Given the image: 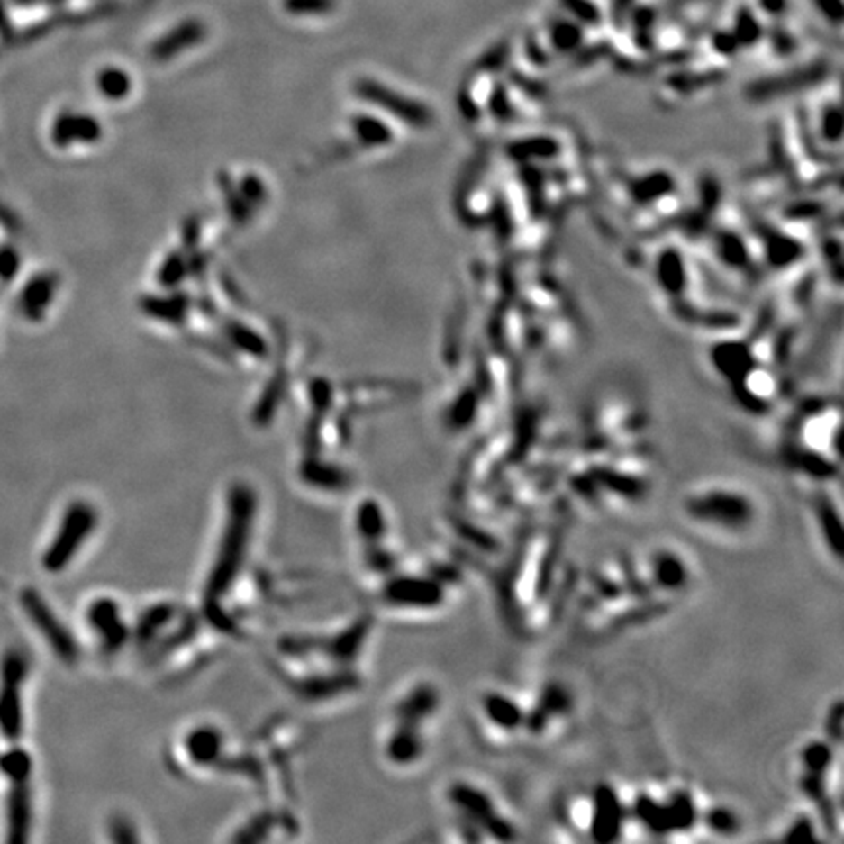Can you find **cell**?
<instances>
[{
	"mask_svg": "<svg viewBox=\"0 0 844 844\" xmlns=\"http://www.w3.org/2000/svg\"><path fill=\"white\" fill-rule=\"evenodd\" d=\"M630 805L614 785L598 784L588 795V837L596 842H618L626 835Z\"/></svg>",
	"mask_w": 844,
	"mask_h": 844,
	"instance_id": "ba28073f",
	"label": "cell"
},
{
	"mask_svg": "<svg viewBox=\"0 0 844 844\" xmlns=\"http://www.w3.org/2000/svg\"><path fill=\"white\" fill-rule=\"evenodd\" d=\"M33 803L30 782L6 784L3 802V829L6 842H26L30 839Z\"/></svg>",
	"mask_w": 844,
	"mask_h": 844,
	"instance_id": "7c38bea8",
	"label": "cell"
},
{
	"mask_svg": "<svg viewBox=\"0 0 844 844\" xmlns=\"http://www.w3.org/2000/svg\"><path fill=\"white\" fill-rule=\"evenodd\" d=\"M700 825L706 827V830L713 832L715 837H721V839L735 837L743 827L741 815H739L733 807H727L723 803L702 809Z\"/></svg>",
	"mask_w": 844,
	"mask_h": 844,
	"instance_id": "d6986e66",
	"label": "cell"
},
{
	"mask_svg": "<svg viewBox=\"0 0 844 844\" xmlns=\"http://www.w3.org/2000/svg\"><path fill=\"white\" fill-rule=\"evenodd\" d=\"M565 6H567L571 13L575 14H579L576 18H583V20H588V22H594L598 16L596 13V8L588 3V0H563Z\"/></svg>",
	"mask_w": 844,
	"mask_h": 844,
	"instance_id": "83f0119b",
	"label": "cell"
},
{
	"mask_svg": "<svg viewBox=\"0 0 844 844\" xmlns=\"http://www.w3.org/2000/svg\"><path fill=\"white\" fill-rule=\"evenodd\" d=\"M825 737L830 739L835 745H840V737H842V702L837 700L832 706L829 708L827 720H825Z\"/></svg>",
	"mask_w": 844,
	"mask_h": 844,
	"instance_id": "603a6c76",
	"label": "cell"
},
{
	"mask_svg": "<svg viewBox=\"0 0 844 844\" xmlns=\"http://www.w3.org/2000/svg\"><path fill=\"white\" fill-rule=\"evenodd\" d=\"M643 576L655 594H682L692 583V567L685 555L673 548H657L645 561Z\"/></svg>",
	"mask_w": 844,
	"mask_h": 844,
	"instance_id": "30bf717a",
	"label": "cell"
},
{
	"mask_svg": "<svg viewBox=\"0 0 844 844\" xmlns=\"http://www.w3.org/2000/svg\"><path fill=\"white\" fill-rule=\"evenodd\" d=\"M737 24H739V28H737V36L739 38L755 40L758 36V32H760L758 22L755 20V16H753V13H750V10L743 8L741 13L737 14Z\"/></svg>",
	"mask_w": 844,
	"mask_h": 844,
	"instance_id": "d4e9b609",
	"label": "cell"
},
{
	"mask_svg": "<svg viewBox=\"0 0 844 844\" xmlns=\"http://www.w3.org/2000/svg\"><path fill=\"white\" fill-rule=\"evenodd\" d=\"M553 40L563 48H571L576 40H581V30H576L569 22H558L553 28Z\"/></svg>",
	"mask_w": 844,
	"mask_h": 844,
	"instance_id": "cb8c5ba5",
	"label": "cell"
},
{
	"mask_svg": "<svg viewBox=\"0 0 844 844\" xmlns=\"http://www.w3.org/2000/svg\"><path fill=\"white\" fill-rule=\"evenodd\" d=\"M813 3L827 20L837 22V24L842 20V0H813Z\"/></svg>",
	"mask_w": 844,
	"mask_h": 844,
	"instance_id": "4316f807",
	"label": "cell"
},
{
	"mask_svg": "<svg viewBox=\"0 0 844 844\" xmlns=\"http://www.w3.org/2000/svg\"><path fill=\"white\" fill-rule=\"evenodd\" d=\"M5 26H6V14H5L3 3H0V28H5Z\"/></svg>",
	"mask_w": 844,
	"mask_h": 844,
	"instance_id": "4dcf8cb0",
	"label": "cell"
},
{
	"mask_svg": "<svg viewBox=\"0 0 844 844\" xmlns=\"http://www.w3.org/2000/svg\"><path fill=\"white\" fill-rule=\"evenodd\" d=\"M200 32H202L200 26L194 24V22H190V24H184L178 30H175V33H170V36H167L163 41H160L155 51H157L159 57H168L172 53H177L182 43L194 41L195 38L200 36Z\"/></svg>",
	"mask_w": 844,
	"mask_h": 844,
	"instance_id": "44dd1931",
	"label": "cell"
},
{
	"mask_svg": "<svg viewBox=\"0 0 844 844\" xmlns=\"http://www.w3.org/2000/svg\"><path fill=\"white\" fill-rule=\"evenodd\" d=\"M86 628L106 651L120 649L127 640V626L122 618V608L112 598H96L86 606Z\"/></svg>",
	"mask_w": 844,
	"mask_h": 844,
	"instance_id": "4fadbf2b",
	"label": "cell"
},
{
	"mask_svg": "<svg viewBox=\"0 0 844 844\" xmlns=\"http://www.w3.org/2000/svg\"><path fill=\"white\" fill-rule=\"evenodd\" d=\"M286 6L292 13H322L331 8V0H287Z\"/></svg>",
	"mask_w": 844,
	"mask_h": 844,
	"instance_id": "484cf974",
	"label": "cell"
},
{
	"mask_svg": "<svg viewBox=\"0 0 844 844\" xmlns=\"http://www.w3.org/2000/svg\"><path fill=\"white\" fill-rule=\"evenodd\" d=\"M813 514L817 520V530L821 540L832 553L837 563L842 561V514L840 508L832 503L830 496L819 495L813 501Z\"/></svg>",
	"mask_w": 844,
	"mask_h": 844,
	"instance_id": "e0dca14e",
	"label": "cell"
},
{
	"mask_svg": "<svg viewBox=\"0 0 844 844\" xmlns=\"http://www.w3.org/2000/svg\"><path fill=\"white\" fill-rule=\"evenodd\" d=\"M479 713L485 725L501 737H514L524 731L526 706L516 696L503 690H487L479 698Z\"/></svg>",
	"mask_w": 844,
	"mask_h": 844,
	"instance_id": "8fae6325",
	"label": "cell"
},
{
	"mask_svg": "<svg viewBox=\"0 0 844 844\" xmlns=\"http://www.w3.org/2000/svg\"><path fill=\"white\" fill-rule=\"evenodd\" d=\"M790 0H758V6L762 8V13H767L770 16H782L785 10H788Z\"/></svg>",
	"mask_w": 844,
	"mask_h": 844,
	"instance_id": "f546056e",
	"label": "cell"
},
{
	"mask_svg": "<svg viewBox=\"0 0 844 844\" xmlns=\"http://www.w3.org/2000/svg\"><path fill=\"white\" fill-rule=\"evenodd\" d=\"M815 821L812 815H797L792 823L785 827L782 840L784 842H803V840H817L815 835Z\"/></svg>",
	"mask_w": 844,
	"mask_h": 844,
	"instance_id": "7402d4cb",
	"label": "cell"
},
{
	"mask_svg": "<svg viewBox=\"0 0 844 844\" xmlns=\"http://www.w3.org/2000/svg\"><path fill=\"white\" fill-rule=\"evenodd\" d=\"M573 712L575 698L571 690L561 682H546L526 706L524 731L531 733V737H548L553 730L569 721Z\"/></svg>",
	"mask_w": 844,
	"mask_h": 844,
	"instance_id": "9c48e42d",
	"label": "cell"
},
{
	"mask_svg": "<svg viewBox=\"0 0 844 844\" xmlns=\"http://www.w3.org/2000/svg\"><path fill=\"white\" fill-rule=\"evenodd\" d=\"M98 528L96 506L77 499L68 503L57 520L53 534L40 553V567L50 575H59L71 567L77 555L85 549Z\"/></svg>",
	"mask_w": 844,
	"mask_h": 844,
	"instance_id": "277c9868",
	"label": "cell"
},
{
	"mask_svg": "<svg viewBox=\"0 0 844 844\" xmlns=\"http://www.w3.org/2000/svg\"><path fill=\"white\" fill-rule=\"evenodd\" d=\"M446 800L458 813L461 825L477 832L479 840L511 842L518 837V829L511 817H506L495 795L471 780H454L448 785Z\"/></svg>",
	"mask_w": 844,
	"mask_h": 844,
	"instance_id": "3957f363",
	"label": "cell"
},
{
	"mask_svg": "<svg viewBox=\"0 0 844 844\" xmlns=\"http://www.w3.org/2000/svg\"><path fill=\"white\" fill-rule=\"evenodd\" d=\"M440 708V692L429 682L413 686L399 698L393 718L399 723H409L414 727H422Z\"/></svg>",
	"mask_w": 844,
	"mask_h": 844,
	"instance_id": "5bb4252c",
	"label": "cell"
},
{
	"mask_svg": "<svg viewBox=\"0 0 844 844\" xmlns=\"http://www.w3.org/2000/svg\"><path fill=\"white\" fill-rule=\"evenodd\" d=\"M254 508H257V499H254L252 491L240 487V485L233 487L227 499V522L223 528V536L222 541H219L213 567L207 575V604L213 606L225 596L227 588L242 567L254 522Z\"/></svg>",
	"mask_w": 844,
	"mask_h": 844,
	"instance_id": "7a4b0ae2",
	"label": "cell"
},
{
	"mask_svg": "<svg viewBox=\"0 0 844 844\" xmlns=\"http://www.w3.org/2000/svg\"><path fill=\"white\" fill-rule=\"evenodd\" d=\"M381 598L386 604L401 610L432 612L442 608L448 600V586L434 573L429 575H395L386 583Z\"/></svg>",
	"mask_w": 844,
	"mask_h": 844,
	"instance_id": "52a82bcc",
	"label": "cell"
},
{
	"mask_svg": "<svg viewBox=\"0 0 844 844\" xmlns=\"http://www.w3.org/2000/svg\"><path fill=\"white\" fill-rule=\"evenodd\" d=\"M837 747L830 739H809V741L800 749V765L802 772L821 774V776H829L832 768L839 767L837 762Z\"/></svg>",
	"mask_w": 844,
	"mask_h": 844,
	"instance_id": "ac0fdd59",
	"label": "cell"
},
{
	"mask_svg": "<svg viewBox=\"0 0 844 844\" xmlns=\"http://www.w3.org/2000/svg\"><path fill=\"white\" fill-rule=\"evenodd\" d=\"M30 676L28 655L18 647L0 653V741L20 743L24 735V692Z\"/></svg>",
	"mask_w": 844,
	"mask_h": 844,
	"instance_id": "5b68a950",
	"label": "cell"
},
{
	"mask_svg": "<svg viewBox=\"0 0 844 844\" xmlns=\"http://www.w3.org/2000/svg\"><path fill=\"white\" fill-rule=\"evenodd\" d=\"M680 508L692 524L730 536L747 534L758 520L755 496L731 483L698 485L682 496Z\"/></svg>",
	"mask_w": 844,
	"mask_h": 844,
	"instance_id": "6da1fadb",
	"label": "cell"
},
{
	"mask_svg": "<svg viewBox=\"0 0 844 844\" xmlns=\"http://www.w3.org/2000/svg\"><path fill=\"white\" fill-rule=\"evenodd\" d=\"M356 524L358 534H362V538L369 543H379L386 538V516L377 503H364L358 508Z\"/></svg>",
	"mask_w": 844,
	"mask_h": 844,
	"instance_id": "ffe728a7",
	"label": "cell"
},
{
	"mask_svg": "<svg viewBox=\"0 0 844 844\" xmlns=\"http://www.w3.org/2000/svg\"><path fill=\"white\" fill-rule=\"evenodd\" d=\"M663 805L668 825V835H676V832H692L700 827L702 821V809L696 795L688 788H673L670 792L663 794Z\"/></svg>",
	"mask_w": 844,
	"mask_h": 844,
	"instance_id": "9a60e30c",
	"label": "cell"
},
{
	"mask_svg": "<svg viewBox=\"0 0 844 844\" xmlns=\"http://www.w3.org/2000/svg\"><path fill=\"white\" fill-rule=\"evenodd\" d=\"M386 757L395 767H411L424 755V737L421 727L395 723L386 739Z\"/></svg>",
	"mask_w": 844,
	"mask_h": 844,
	"instance_id": "2e32d148",
	"label": "cell"
},
{
	"mask_svg": "<svg viewBox=\"0 0 844 844\" xmlns=\"http://www.w3.org/2000/svg\"><path fill=\"white\" fill-rule=\"evenodd\" d=\"M127 85V80L123 78V75L120 73H115V71H108V73H104L102 77V86L104 90L108 92V96H120V92L125 88Z\"/></svg>",
	"mask_w": 844,
	"mask_h": 844,
	"instance_id": "f1b7e54d",
	"label": "cell"
},
{
	"mask_svg": "<svg viewBox=\"0 0 844 844\" xmlns=\"http://www.w3.org/2000/svg\"><path fill=\"white\" fill-rule=\"evenodd\" d=\"M20 608L22 614L28 620L30 626L50 647L51 653L65 665H73L78 658V647L73 633L65 628L61 618L55 614V610L45 603V598L38 588L26 586L20 591Z\"/></svg>",
	"mask_w": 844,
	"mask_h": 844,
	"instance_id": "8992f818",
	"label": "cell"
}]
</instances>
